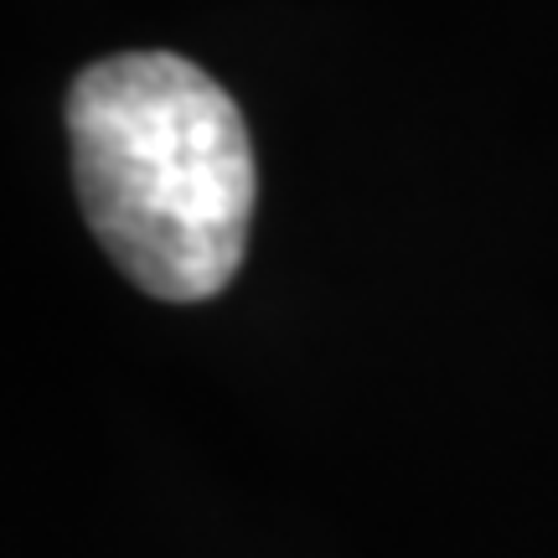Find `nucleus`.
<instances>
[{
	"mask_svg": "<svg viewBox=\"0 0 558 558\" xmlns=\"http://www.w3.org/2000/svg\"><path fill=\"white\" fill-rule=\"evenodd\" d=\"M73 181L94 239L145 295L233 284L254 222V145L228 88L177 52H120L68 88Z\"/></svg>",
	"mask_w": 558,
	"mask_h": 558,
	"instance_id": "1",
	"label": "nucleus"
}]
</instances>
